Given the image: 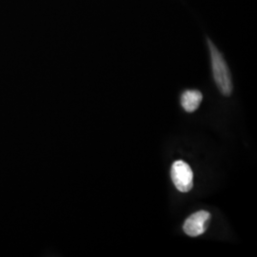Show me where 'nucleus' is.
Segmentation results:
<instances>
[{
	"mask_svg": "<svg viewBox=\"0 0 257 257\" xmlns=\"http://www.w3.org/2000/svg\"><path fill=\"white\" fill-rule=\"evenodd\" d=\"M208 44L211 52V67L214 81L221 93L229 96L232 92V82L229 67L218 49L208 38Z\"/></svg>",
	"mask_w": 257,
	"mask_h": 257,
	"instance_id": "f257e3e1",
	"label": "nucleus"
},
{
	"mask_svg": "<svg viewBox=\"0 0 257 257\" xmlns=\"http://www.w3.org/2000/svg\"><path fill=\"white\" fill-rule=\"evenodd\" d=\"M175 188L181 193H188L193 186V173L191 167L182 160L175 161L171 171Z\"/></svg>",
	"mask_w": 257,
	"mask_h": 257,
	"instance_id": "f03ea898",
	"label": "nucleus"
},
{
	"mask_svg": "<svg viewBox=\"0 0 257 257\" xmlns=\"http://www.w3.org/2000/svg\"><path fill=\"white\" fill-rule=\"evenodd\" d=\"M211 221V213L206 211H199L192 214L183 225L186 234L196 237L203 234L209 227Z\"/></svg>",
	"mask_w": 257,
	"mask_h": 257,
	"instance_id": "7ed1b4c3",
	"label": "nucleus"
},
{
	"mask_svg": "<svg viewBox=\"0 0 257 257\" xmlns=\"http://www.w3.org/2000/svg\"><path fill=\"white\" fill-rule=\"evenodd\" d=\"M202 98V93L199 91L189 90L183 92L181 96V105L186 111L193 112L198 109Z\"/></svg>",
	"mask_w": 257,
	"mask_h": 257,
	"instance_id": "20e7f679",
	"label": "nucleus"
}]
</instances>
